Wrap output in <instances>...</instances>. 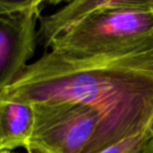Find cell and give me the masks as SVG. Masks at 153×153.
I'll use <instances>...</instances> for the list:
<instances>
[{
	"mask_svg": "<svg viewBox=\"0 0 153 153\" xmlns=\"http://www.w3.org/2000/svg\"><path fill=\"white\" fill-rule=\"evenodd\" d=\"M0 100L78 102L97 109L103 124L86 153L142 133L153 115V49L100 56L48 51L28 64Z\"/></svg>",
	"mask_w": 153,
	"mask_h": 153,
	"instance_id": "cell-1",
	"label": "cell"
},
{
	"mask_svg": "<svg viewBox=\"0 0 153 153\" xmlns=\"http://www.w3.org/2000/svg\"><path fill=\"white\" fill-rule=\"evenodd\" d=\"M51 49L70 56L153 49V0H119L57 38Z\"/></svg>",
	"mask_w": 153,
	"mask_h": 153,
	"instance_id": "cell-2",
	"label": "cell"
},
{
	"mask_svg": "<svg viewBox=\"0 0 153 153\" xmlns=\"http://www.w3.org/2000/svg\"><path fill=\"white\" fill-rule=\"evenodd\" d=\"M33 105L35 127L30 147L47 153H86L102 127V114L82 103L62 101Z\"/></svg>",
	"mask_w": 153,
	"mask_h": 153,
	"instance_id": "cell-3",
	"label": "cell"
},
{
	"mask_svg": "<svg viewBox=\"0 0 153 153\" xmlns=\"http://www.w3.org/2000/svg\"><path fill=\"white\" fill-rule=\"evenodd\" d=\"M41 0H0V90L21 76L36 49Z\"/></svg>",
	"mask_w": 153,
	"mask_h": 153,
	"instance_id": "cell-4",
	"label": "cell"
},
{
	"mask_svg": "<svg viewBox=\"0 0 153 153\" xmlns=\"http://www.w3.org/2000/svg\"><path fill=\"white\" fill-rule=\"evenodd\" d=\"M119 0H76L48 16L41 17L38 37L45 48L68 30L101 10L113 7Z\"/></svg>",
	"mask_w": 153,
	"mask_h": 153,
	"instance_id": "cell-5",
	"label": "cell"
},
{
	"mask_svg": "<svg viewBox=\"0 0 153 153\" xmlns=\"http://www.w3.org/2000/svg\"><path fill=\"white\" fill-rule=\"evenodd\" d=\"M34 127V105L0 100V151H12L18 147L27 149Z\"/></svg>",
	"mask_w": 153,
	"mask_h": 153,
	"instance_id": "cell-6",
	"label": "cell"
},
{
	"mask_svg": "<svg viewBox=\"0 0 153 153\" xmlns=\"http://www.w3.org/2000/svg\"><path fill=\"white\" fill-rule=\"evenodd\" d=\"M152 140L153 136L145 130L142 133L124 138L99 153H148Z\"/></svg>",
	"mask_w": 153,
	"mask_h": 153,
	"instance_id": "cell-7",
	"label": "cell"
},
{
	"mask_svg": "<svg viewBox=\"0 0 153 153\" xmlns=\"http://www.w3.org/2000/svg\"><path fill=\"white\" fill-rule=\"evenodd\" d=\"M26 150H27V153H47L46 151L42 150L40 148H37V147H30Z\"/></svg>",
	"mask_w": 153,
	"mask_h": 153,
	"instance_id": "cell-8",
	"label": "cell"
},
{
	"mask_svg": "<svg viewBox=\"0 0 153 153\" xmlns=\"http://www.w3.org/2000/svg\"><path fill=\"white\" fill-rule=\"evenodd\" d=\"M146 130L151 134V135L153 136V115H152V117H151L150 122H149L148 126H147V129Z\"/></svg>",
	"mask_w": 153,
	"mask_h": 153,
	"instance_id": "cell-9",
	"label": "cell"
},
{
	"mask_svg": "<svg viewBox=\"0 0 153 153\" xmlns=\"http://www.w3.org/2000/svg\"><path fill=\"white\" fill-rule=\"evenodd\" d=\"M148 153H153V140L151 142L150 146H149V149H148Z\"/></svg>",
	"mask_w": 153,
	"mask_h": 153,
	"instance_id": "cell-10",
	"label": "cell"
},
{
	"mask_svg": "<svg viewBox=\"0 0 153 153\" xmlns=\"http://www.w3.org/2000/svg\"><path fill=\"white\" fill-rule=\"evenodd\" d=\"M0 153H14V152H12V151H7V150H4V151H0Z\"/></svg>",
	"mask_w": 153,
	"mask_h": 153,
	"instance_id": "cell-11",
	"label": "cell"
}]
</instances>
